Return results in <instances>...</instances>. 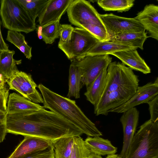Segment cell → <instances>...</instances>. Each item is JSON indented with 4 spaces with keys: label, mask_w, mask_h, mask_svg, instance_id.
Wrapping results in <instances>:
<instances>
[{
    "label": "cell",
    "mask_w": 158,
    "mask_h": 158,
    "mask_svg": "<svg viewBox=\"0 0 158 158\" xmlns=\"http://www.w3.org/2000/svg\"><path fill=\"white\" fill-rule=\"evenodd\" d=\"M84 141L89 150L99 155H110L117 152V148L114 146L109 140L99 136H88Z\"/></svg>",
    "instance_id": "cell-20"
},
{
    "label": "cell",
    "mask_w": 158,
    "mask_h": 158,
    "mask_svg": "<svg viewBox=\"0 0 158 158\" xmlns=\"http://www.w3.org/2000/svg\"><path fill=\"white\" fill-rule=\"evenodd\" d=\"M107 68L104 69L86 88V91L84 94L87 100L94 106L99 102L104 90L107 80Z\"/></svg>",
    "instance_id": "cell-19"
},
{
    "label": "cell",
    "mask_w": 158,
    "mask_h": 158,
    "mask_svg": "<svg viewBox=\"0 0 158 158\" xmlns=\"http://www.w3.org/2000/svg\"><path fill=\"white\" fill-rule=\"evenodd\" d=\"M100 16L109 39L124 33L145 30L141 24L134 18L120 17L112 13L100 14Z\"/></svg>",
    "instance_id": "cell-10"
},
{
    "label": "cell",
    "mask_w": 158,
    "mask_h": 158,
    "mask_svg": "<svg viewBox=\"0 0 158 158\" xmlns=\"http://www.w3.org/2000/svg\"><path fill=\"white\" fill-rule=\"evenodd\" d=\"M89 149L85 145L83 139L75 136L72 153L69 158H87Z\"/></svg>",
    "instance_id": "cell-30"
},
{
    "label": "cell",
    "mask_w": 158,
    "mask_h": 158,
    "mask_svg": "<svg viewBox=\"0 0 158 158\" xmlns=\"http://www.w3.org/2000/svg\"><path fill=\"white\" fill-rule=\"evenodd\" d=\"M149 106L150 119L152 122L158 123V94L147 103Z\"/></svg>",
    "instance_id": "cell-33"
},
{
    "label": "cell",
    "mask_w": 158,
    "mask_h": 158,
    "mask_svg": "<svg viewBox=\"0 0 158 158\" xmlns=\"http://www.w3.org/2000/svg\"><path fill=\"white\" fill-rule=\"evenodd\" d=\"M45 109L44 106L34 103L16 93L9 96L6 114L34 112Z\"/></svg>",
    "instance_id": "cell-18"
},
{
    "label": "cell",
    "mask_w": 158,
    "mask_h": 158,
    "mask_svg": "<svg viewBox=\"0 0 158 158\" xmlns=\"http://www.w3.org/2000/svg\"><path fill=\"white\" fill-rule=\"evenodd\" d=\"M60 24L59 21L49 23L41 27V35L46 44H51L59 37Z\"/></svg>",
    "instance_id": "cell-29"
},
{
    "label": "cell",
    "mask_w": 158,
    "mask_h": 158,
    "mask_svg": "<svg viewBox=\"0 0 158 158\" xmlns=\"http://www.w3.org/2000/svg\"><path fill=\"white\" fill-rule=\"evenodd\" d=\"M148 36L145 30L124 33L114 36L109 41L127 44L143 50V45Z\"/></svg>",
    "instance_id": "cell-23"
},
{
    "label": "cell",
    "mask_w": 158,
    "mask_h": 158,
    "mask_svg": "<svg viewBox=\"0 0 158 158\" xmlns=\"http://www.w3.org/2000/svg\"><path fill=\"white\" fill-rule=\"evenodd\" d=\"M106 158H122L120 155L113 154L110 155H108Z\"/></svg>",
    "instance_id": "cell-39"
},
{
    "label": "cell",
    "mask_w": 158,
    "mask_h": 158,
    "mask_svg": "<svg viewBox=\"0 0 158 158\" xmlns=\"http://www.w3.org/2000/svg\"><path fill=\"white\" fill-rule=\"evenodd\" d=\"M2 22L0 17V51L8 49V46L4 40L1 31Z\"/></svg>",
    "instance_id": "cell-36"
},
{
    "label": "cell",
    "mask_w": 158,
    "mask_h": 158,
    "mask_svg": "<svg viewBox=\"0 0 158 158\" xmlns=\"http://www.w3.org/2000/svg\"><path fill=\"white\" fill-rule=\"evenodd\" d=\"M24 139L7 158H22L34 152L45 149L52 143L37 137L25 136Z\"/></svg>",
    "instance_id": "cell-16"
},
{
    "label": "cell",
    "mask_w": 158,
    "mask_h": 158,
    "mask_svg": "<svg viewBox=\"0 0 158 158\" xmlns=\"http://www.w3.org/2000/svg\"><path fill=\"white\" fill-rule=\"evenodd\" d=\"M6 113L0 111V143L5 139L7 133Z\"/></svg>",
    "instance_id": "cell-35"
},
{
    "label": "cell",
    "mask_w": 158,
    "mask_h": 158,
    "mask_svg": "<svg viewBox=\"0 0 158 158\" xmlns=\"http://www.w3.org/2000/svg\"><path fill=\"white\" fill-rule=\"evenodd\" d=\"M73 0H49L38 17L41 27L52 22L60 21Z\"/></svg>",
    "instance_id": "cell-14"
},
{
    "label": "cell",
    "mask_w": 158,
    "mask_h": 158,
    "mask_svg": "<svg viewBox=\"0 0 158 158\" xmlns=\"http://www.w3.org/2000/svg\"><path fill=\"white\" fill-rule=\"evenodd\" d=\"M6 82L10 89L18 92L34 103H43L42 96L36 89L38 86L30 74L18 70Z\"/></svg>",
    "instance_id": "cell-9"
},
{
    "label": "cell",
    "mask_w": 158,
    "mask_h": 158,
    "mask_svg": "<svg viewBox=\"0 0 158 158\" xmlns=\"http://www.w3.org/2000/svg\"><path fill=\"white\" fill-rule=\"evenodd\" d=\"M38 87L43 99L44 106L78 128L88 136L102 135L93 123L77 106L75 101L62 96L50 89L42 84Z\"/></svg>",
    "instance_id": "cell-2"
},
{
    "label": "cell",
    "mask_w": 158,
    "mask_h": 158,
    "mask_svg": "<svg viewBox=\"0 0 158 158\" xmlns=\"http://www.w3.org/2000/svg\"><path fill=\"white\" fill-rule=\"evenodd\" d=\"M134 0H98V6L104 10L122 12L128 11L134 6Z\"/></svg>",
    "instance_id": "cell-26"
},
{
    "label": "cell",
    "mask_w": 158,
    "mask_h": 158,
    "mask_svg": "<svg viewBox=\"0 0 158 158\" xmlns=\"http://www.w3.org/2000/svg\"><path fill=\"white\" fill-rule=\"evenodd\" d=\"M83 85L81 77L77 67L72 62L69 68V91L67 97H74L76 99L80 98V91Z\"/></svg>",
    "instance_id": "cell-24"
},
{
    "label": "cell",
    "mask_w": 158,
    "mask_h": 158,
    "mask_svg": "<svg viewBox=\"0 0 158 158\" xmlns=\"http://www.w3.org/2000/svg\"><path fill=\"white\" fill-rule=\"evenodd\" d=\"M7 133L39 137L52 143L62 138L83 134L77 127L45 109L6 114Z\"/></svg>",
    "instance_id": "cell-1"
},
{
    "label": "cell",
    "mask_w": 158,
    "mask_h": 158,
    "mask_svg": "<svg viewBox=\"0 0 158 158\" xmlns=\"http://www.w3.org/2000/svg\"><path fill=\"white\" fill-rule=\"evenodd\" d=\"M9 87L6 84L0 89V111L6 113V104L9 96Z\"/></svg>",
    "instance_id": "cell-34"
},
{
    "label": "cell",
    "mask_w": 158,
    "mask_h": 158,
    "mask_svg": "<svg viewBox=\"0 0 158 158\" xmlns=\"http://www.w3.org/2000/svg\"><path fill=\"white\" fill-rule=\"evenodd\" d=\"M15 52L9 49L0 52V74L7 80L18 70L17 65L21 63L22 60H16L13 58Z\"/></svg>",
    "instance_id": "cell-22"
},
{
    "label": "cell",
    "mask_w": 158,
    "mask_h": 158,
    "mask_svg": "<svg viewBox=\"0 0 158 158\" xmlns=\"http://www.w3.org/2000/svg\"><path fill=\"white\" fill-rule=\"evenodd\" d=\"M0 52H1V51H0Z\"/></svg>",
    "instance_id": "cell-40"
},
{
    "label": "cell",
    "mask_w": 158,
    "mask_h": 158,
    "mask_svg": "<svg viewBox=\"0 0 158 158\" xmlns=\"http://www.w3.org/2000/svg\"><path fill=\"white\" fill-rule=\"evenodd\" d=\"M67 12L69 21L79 27L88 25L105 27L100 14L88 1L73 0Z\"/></svg>",
    "instance_id": "cell-7"
},
{
    "label": "cell",
    "mask_w": 158,
    "mask_h": 158,
    "mask_svg": "<svg viewBox=\"0 0 158 158\" xmlns=\"http://www.w3.org/2000/svg\"><path fill=\"white\" fill-rule=\"evenodd\" d=\"M0 17L8 30L28 33L36 29L35 21L17 0H1Z\"/></svg>",
    "instance_id": "cell-4"
},
{
    "label": "cell",
    "mask_w": 158,
    "mask_h": 158,
    "mask_svg": "<svg viewBox=\"0 0 158 158\" xmlns=\"http://www.w3.org/2000/svg\"><path fill=\"white\" fill-rule=\"evenodd\" d=\"M6 79L2 74H0V89L3 88L6 85Z\"/></svg>",
    "instance_id": "cell-38"
},
{
    "label": "cell",
    "mask_w": 158,
    "mask_h": 158,
    "mask_svg": "<svg viewBox=\"0 0 158 158\" xmlns=\"http://www.w3.org/2000/svg\"><path fill=\"white\" fill-rule=\"evenodd\" d=\"M75 136L62 138L52 143L54 158H69Z\"/></svg>",
    "instance_id": "cell-25"
},
{
    "label": "cell",
    "mask_w": 158,
    "mask_h": 158,
    "mask_svg": "<svg viewBox=\"0 0 158 158\" xmlns=\"http://www.w3.org/2000/svg\"><path fill=\"white\" fill-rule=\"evenodd\" d=\"M107 68L106 82L102 96L118 89L137 88L139 86L138 76L129 67L114 61L111 62Z\"/></svg>",
    "instance_id": "cell-6"
},
{
    "label": "cell",
    "mask_w": 158,
    "mask_h": 158,
    "mask_svg": "<svg viewBox=\"0 0 158 158\" xmlns=\"http://www.w3.org/2000/svg\"><path fill=\"white\" fill-rule=\"evenodd\" d=\"M74 28L71 25L60 24V40L58 45L66 44L69 41Z\"/></svg>",
    "instance_id": "cell-31"
},
{
    "label": "cell",
    "mask_w": 158,
    "mask_h": 158,
    "mask_svg": "<svg viewBox=\"0 0 158 158\" xmlns=\"http://www.w3.org/2000/svg\"><path fill=\"white\" fill-rule=\"evenodd\" d=\"M137 88L118 89L102 96L94 106V113L97 116L107 115L110 110L121 106L129 100L135 94Z\"/></svg>",
    "instance_id": "cell-11"
},
{
    "label": "cell",
    "mask_w": 158,
    "mask_h": 158,
    "mask_svg": "<svg viewBox=\"0 0 158 158\" xmlns=\"http://www.w3.org/2000/svg\"><path fill=\"white\" fill-rule=\"evenodd\" d=\"M109 55L86 56L78 61L73 62L81 74L83 85L89 86L112 62Z\"/></svg>",
    "instance_id": "cell-8"
},
{
    "label": "cell",
    "mask_w": 158,
    "mask_h": 158,
    "mask_svg": "<svg viewBox=\"0 0 158 158\" xmlns=\"http://www.w3.org/2000/svg\"><path fill=\"white\" fill-rule=\"evenodd\" d=\"M87 158H103L101 155L97 154L89 149Z\"/></svg>",
    "instance_id": "cell-37"
},
{
    "label": "cell",
    "mask_w": 158,
    "mask_h": 158,
    "mask_svg": "<svg viewBox=\"0 0 158 158\" xmlns=\"http://www.w3.org/2000/svg\"><path fill=\"white\" fill-rule=\"evenodd\" d=\"M22 158H54L52 143L45 149L34 152Z\"/></svg>",
    "instance_id": "cell-32"
},
{
    "label": "cell",
    "mask_w": 158,
    "mask_h": 158,
    "mask_svg": "<svg viewBox=\"0 0 158 158\" xmlns=\"http://www.w3.org/2000/svg\"><path fill=\"white\" fill-rule=\"evenodd\" d=\"M125 158H158V123L150 119L139 127Z\"/></svg>",
    "instance_id": "cell-3"
},
{
    "label": "cell",
    "mask_w": 158,
    "mask_h": 158,
    "mask_svg": "<svg viewBox=\"0 0 158 158\" xmlns=\"http://www.w3.org/2000/svg\"><path fill=\"white\" fill-rule=\"evenodd\" d=\"M158 94V78L153 82H150L141 86H138L133 96L127 102L121 106L110 110L109 112L123 113L140 104L147 103Z\"/></svg>",
    "instance_id": "cell-12"
},
{
    "label": "cell",
    "mask_w": 158,
    "mask_h": 158,
    "mask_svg": "<svg viewBox=\"0 0 158 158\" xmlns=\"http://www.w3.org/2000/svg\"><path fill=\"white\" fill-rule=\"evenodd\" d=\"M137 49L123 50L111 53L118 58L124 65L143 74H147L151 72V69L144 60L139 56Z\"/></svg>",
    "instance_id": "cell-17"
},
{
    "label": "cell",
    "mask_w": 158,
    "mask_h": 158,
    "mask_svg": "<svg viewBox=\"0 0 158 158\" xmlns=\"http://www.w3.org/2000/svg\"><path fill=\"white\" fill-rule=\"evenodd\" d=\"M99 41L94 35L82 28H74L69 41L58 47L72 62L85 57L86 53Z\"/></svg>",
    "instance_id": "cell-5"
},
{
    "label": "cell",
    "mask_w": 158,
    "mask_h": 158,
    "mask_svg": "<svg viewBox=\"0 0 158 158\" xmlns=\"http://www.w3.org/2000/svg\"><path fill=\"white\" fill-rule=\"evenodd\" d=\"M143 27L149 37L158 40V6L153 4L146 5L134 18Z\"/></svg>",
    "instance_id": "cell-15"
},
{
    "label": "cell",
    "mask_w": 158,
    "mask_h": 158,
    "mask_svg": "<svg viewBox=\"0 0 158 158\" xmlns=\"http://www.w3.org/2000/svg\"><path fill=\"white\" fill-rule=\"evenodd\" d=\"M6 40L17 48L27 59H31L32 47L28 45L21 32L8 30Z\"/></svg>",
    "instance_id": "cell-27"
},
{
    "label": "cell",
    "mask_w": 158,
    "mask_h": 158,
    "mask_svg": "<svg viewBox=\"0 0 158 158\" xmlns=\"http://www.w3.org/2000/svg\"><path fill=\"white\" fill-rule=\"evenodd\" d=\"M137 49L126 44L110 41H99L86 54L85 57L110 55L111 53L132 49Z\"/></svg>",
    "instance_id": "cell-21"
},
{
    "label": "cell",
    "mask_w": 158,
    "mask_h": 158,
    "mask_svg": "<svg viewBox=\"0 0 158 158\" xmlns=\"http://www.w3.org/2000/svg\"><path fill=\"white\" fill-rule=\"evenodd\" d=\"M123 113L120 120L123 128V141L120 155L122 158H125L135 133L139 121V112L137 108L134 107Z\"/></svg>",
    "instance_id": "cell-13"
},
{
    "label": "cell",
    "mask_w": 158,
    "mask_h": 158,
    "mask_svg": "<svg viewBox=\"0 0 158 158\" xmlns=\"http://www.w3.org/2000/svg\"><path fill=\"white\" fill-rule=\"evenodd\" d=\"M35 21L49 0H17Z\"/></svg>",
    "instance_id": "cell-28"
}]
</instances>
